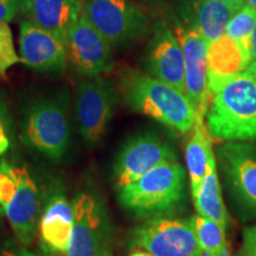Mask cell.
<instances>
[{
    "label": "cell",
    "instance_id": "obj_1",
    "mask_svg": "<svg viewBox=\"0 0 256 256\" xmlns=\"http://www.w3.org/2000/svg\"><path fill=\"white\" fill-rule=\"evenodd\" d=\"M206 128L212 142H256V82L247 70L209 76Z\"/></svg>",
    "mask_w": 256,
    "mask_h": 256
},
{
    "label": "cell",
    "instance_id": "obj_2",
    "mask_svg": "<svg viewBox=\"0 0 256 256\" xmlns=\"http://www.w3.org/2000/svg\"><path fill=\"white\" fill-rule=\"evenodd\" d=\"M119 88L128 107L176 132H190L196 124V110L188 96L154 76L127 69L121 74Z\"/></svg>",
    "mask_w": 256,
    "mask_h": 256
},
{
    "label": "cell",
    "instance_id": "obj_3",
    "mask_svg": "<svg viewBox=\"0 0 256 256\" xmlns=\"http://www.w3.org/2000/svg\"><path fill=\"white\" fill-rule=\"evenodd\" d=\"M184 194L185 171L176 160L156 166L119 188L121 206L139 217L168 215L183 202Z\"/></svg>",
    "mask_w": 256,
    "mask_h": 256
},
{
    "label": "cell",
    "instance_id": "obj_4",
    "mask_svg": "<svg viewBox=\"0 0 256 256\" xmlns=\"http://www.w3.org/2000/svg\"><path fill=\"white\" fill-rule=\"evenodd\" d=\"M20 138L50 159H62L70 145L68 94L60 92L32 100L23 112Z\"/></svg>",
    "mask_w": 256,
    "mask_h": 256
},
{
    "label": "cell",
    "instance_id": "obj_5",
    "mask_svg": "<svg viewBox=\"0 0 256 256\" xmlns=\"http://www.w3.org/2000/svg\"><path fill=\"white\" fill-rule=\"evenodd\" d=\"M72 211V236L62 256H114V228L104 202L81 192L74 198Z\"/></svg>",
    "mask_w": 256,
    "mask_h": 256
},
{
    "label": "cell",
    "instance_id": "obj_6",
    "mask_svg": "<svg viewBox=\"0 0 256 256\" xmlns=\"http://www.w3.org/2000/svg\"><path fill=\"white\" fill-rule=\"evenodd\" d=\"M128 246L144 249L153 256H202L192 220L170 217H152L130 232Z\"/></svg>",
    "mask_w": 256,
    "mask_h": 256
},
{
    "label": "cell",
    "instance_id": "obj_7",
    "mask_svg": "<svg viewBox=\"0 0 256 256\" xmlns=\"http://www.w3.org/2000/svg\"><path fill=\"white\" fill-rule=\"evenodd\" d=\"M82 14L112 46L130 44L148 31V17L130 0H86Z\"/></svg>",
    "mask_w": 256,
    "mask_h": 256
},
{
    "label": "cell",
    "instance_id": "obj_8",
    "mask_svg": "<svg viewBox=\"0 0 256 256\" xmlns=\"http://www.w3.org/2000/svg\"><path fill=\"white\" fill-rule=\"evenodd\" d=\"M217 154L240 212L256 218V146L249 142H226L217 147Z\"/></svg>",
    "mask_w": 256,
    "mask_h": 256
},
{
    "label": "cell",
    "instance_id": "obj_9",
    "mask_svg": "<svg viewBox=\"0 0 256 256\" xmlns=\"http://www.w3.org/2000/svg\"><path fill=\"white\" fill-rule=\"evenodd\" d=\"M116 98L113 83L101 76L80 83L76 92V118L81 136L89 145H95L104 138Z\"/></svg>",
    "mask_w": 256,
    "mask_h": 256
},
{
    "label": "cell",
    "instance_id": "obj_10",
    "mask_svg": "<svg viewBox=\"0 0 256 256\" xmlns=\"http://www.w3.org/2000/svg\"><path fill=\"white\" fill-rule=\"evenodd\" d=\"M66 44L69 60L82 75L94 78L113 69V46L83 14L69 28Z\"/></svg>",
    "mask_w": 256,
    "mask_h": 256
},
{
    "label": "cell",
    "instance_id": "obj_11",
    "mask_svg": "<svg viewBox=\"0 0 256 256\" xmlns=\"http://www.w3.org/2000/svg\"><path fill=\"white\" fill-rule=\"evenodd\" d=\"M174 160H176L174 148L156 134L147 133L130 138L115 160V185L118 188L126 186L152 168Z\"/></svg>",
    "mask_w": 256,
    "mask_h": 256
},
{
    "label": "cell",
    "instance_id": "obj_12",
    "mask_svg": "<svg viewBox=\"0 0 256 256\" xmlns=\"http://www.w3.org/2000/svg\"><path fill=\"white\" fill-rule=\"evenodd\" d=\"M174 34L185 58V95L196 110L197 118H206L210 104L208 42L200 32L177 22Z\"/></svg>",
    "mask_w": 256,
    "mask_h": 256
},
{
    "label": "cell",
    "instance_id": "obj_13",
    "mask_svg": "<svg viewBox=\"0 0 256 256\" xmlns=\"http://www.w3.org/2000/svg\"><path fill=\"white\" fill-rule=\"evenodd\" d=\"M19 58L40 72H63L68 66V51L63 38L28 20L19 28Z\"/></svg>",
    "mask_w": 256,
    "mask_h": 256
},
{
    "label": "cell",
    "instance_id": "obj_14",
    "mask_svg": "<svg viewBox=\"0 0 256 256\" xmlns=\"http://www.w3.org/2000/svg\"><path fill=\"white\" fill-rule=\"evenodd\" d=\"M147 70L185 94V58L176 34L164 20L156 22L147 49Z\"/></svg>",
    "mask_w": 256,
    "mask_h": 256
},
{
    "label": "cell",
    "instance_id": "obj_15",
    "mask_svg": "<svg viewBox=\"0 0 256 256\" xmlns=\"http://www.w3.org/2000/svg\"><path fill=\"white\" fill-rule=\"evenodd\" d=\"M17 190L6 208L5 215L20 244L30 246L37 235L40 220V194L30 172L24 166H14Z\"/></svg>",
    "mask_w": 256,
    "mask_h": 256
},
{
    "label": "cell",
    "instance_id": "obj_16",
    "mask_svg": "<svg viewBox=\"0 0 256 256\" xmlns=\"http://www.w3.org/2000/svg\"><path fill=\"white\" fill-rule=\"evenodd\" d=\"M74 223L72 204L62 192L51 194L40 220V243L46 255L64 254Z\"/></svg>",
    "mask_w": 256,
    "mask_h": 256
},
{
    "label": "cell",
    "instance_id": "obj_17",
    "mask_svg": "<svg viewBox=\"0 0 256 256\" xmlns=\"http://www.w3.org/2000/svg\"><path fill=\"white\" fill-rule=\"evenodd\" d=\"M179 12L188 26L210 42L226 34L238 8L222 0H179Z\"/></svg>",
    "mask_w": 256,
    "mask_h": 256
},
{
    "label": "cell",
    "instance_id": "obj_18",
    "mask_svg": "<svg viewBox=\"0 0 256 256\" xmlns=\"http://www.w3.org/2000/svg\"><path fill=\"white\" fill-rule=\"evenodd\" d=\"M82 0H22L20 11L26 20L58 34L66 42L69 28L83 11Z\"/></svg>",
    "mask_w": 256,
    "mask_h": 256
},
{
    "label": "cell",
    "instance_id": "obj_19",
    "mask_svg": "<svg viewBox=\"0 0 256 256\" xmlns=\"http://www.w3.org/2000/svg\"><path fill=\"white\" fill-rule=\"evenodd\" d=\"M250 63L247 50L226 34L208 44L209 76L230 78L246 72Z\"/></svg>",
    "mask_w": 256,
    "mask_h": 256
},
{
    "label": "cell",
    "instance_id": "obj_20",
    "mask_svg": "<svg viewBox=\"0 0 256 256\" xmlns=\"http://www.w3.org/2000/svg\"><path fill=\"white\" fill-rule=\"evenodd\" d=\"M204 119L206 118H197L185 150L192 198L196 197L200 192L203 179L206 174L210 156L214 153L212 139L208 132Z\"/></svg>",
    "mask_w": 256,
    "mask_h": 256
},
{
    "label": "cell",
    "instance_id": "obj_21",
    "mask_svg": "<svg viewBox=\"0 0 256 256\" xmlns=\"http://www.w3.org/2000/svg\"><path fill=\"white\" fill-rule=\"evenodd\" d=\"M194 202L200 215L216 220L223 226L228 228L230 217L228 210L224 206L222 188H220V179L217 176L216 158L214 153L210 156L206 174L203 179L200 192L196 197H194Z\"/></svg>",
    "mask_w": 256,
    "mask_h": 256
},
{
    "label": "cell",
    "instance_id": "obj_22",
    "mask_svg": "<svg viewBox=\"0 0 256 256\" xmlns=\"http://www.w3.org/2000/svg\"><path fill=\"white\" fill-rule=\"evenodd\" d=\"M196 232L198 244L204 254H216L228 246L226 236V226L216 220L194 215L191 217Z\"/></svg>",
    "mask_w": 256,
    "mask_h": 256
},
{
    "label": "cell",
    "instance_id": "obj_23",
    "mask_svg": "<svg viewBox=\"0 0 256 256\" xmlns=\"http://www.w3.org/2000/svg\"><path fill=\"white\" fill-rule=\"evenodd\" d=\"M256 26V8L248 2L238 10L226 26V34L232 40L238 42L249 54L252 34ZM250 56V54H249Z\"/></svg>",
    "mask_w": 256,
    "mask_h": 256
},
{
    "label": "cell",
    "instance_id": "obj_24",
    "mask_svg": "<svg viewBox=\"0 0 256 256\" xmlns=\"http://www.w3.org/2000/svg\"><path fill=\"white\" fill-rule=\"evenodd\" d=\"M20 62L19 55L16 52L11 28L8 22H0V76L6 78L8 69Z\"/></svg>",
    "mask_w": 256,
    "mask_h": 256
},
{
    "label": "cell",
    "instance_id": "obj_25",
    "mask_svg": "<svg viewBox=\"0 0 256 256\" xmlns=\"http://www.w3.org/2000/svg\"><path fill=\"white\" fill-rule=\"evenodd\" d=\"M17 190V179H16L14 166L2 162L0 164V211L5 215L6 208L14 198Z\"/></svg>",
    "mask_w": 256,
    "mask_h": 256
},
{
    "label": "cell",
    "instance_id": "obj_26",
    "mask_svg": "<svg viewBox=\"0 0 256 256\" xmlns=\"http://www.w3.org/2000/svg\"><path fill=\"white\" fill-rule=\"evenodd\" d=\"M12 144V120L4 96L0 95V156L8 151Z\"/></svg>",
    "mask_w": 256,
    "mask_h": 256
},
{
    "label": "cell",
    "instance_id": "obj_27",
    "mask_svg": "<svg viewBox=\"0 0 256 256\" xmlns=\"http://www.w3.org/2000/svg\"><path fill=\"white\" fill-rule=\"evenodd\" d=\"M238 256H256V224L244 228Z\"/></svg>",
    "mask_w": 256,
    "mask_h": 256
},
{
    "label": "cell",
    "instance_id": "obj_28",
    "mask_svg": "<svg viewBox=\"0 0 256 256\" xmlns=\"http://www.w3.org/2000/svg\"><path fill=\"white\" fill-rule=\"evenodd\" d=\"M22 0H0V22L12 20L20 10Z\"/></svg>",
    "mask_w": 256,
    "mask_h": 256
},
{
    "label": "cell",
    "instance_id": "obj_29",
    "mask_svg": "<svg viewBox=\"0 0 256 256\" xmlns=\"http://www.w3.org/2000/svg\"><path fill=\"white\" fill-rule=\"evenodd\" d=\"M249 54H250V60H256V26L250 38V49H249Z\"/></svg>",
    "mask_w": 256,
    "mask_h": 256
},
{
    "label": "cell",
    "instance_id": "obj_30",
    "mask_svg": "<svg viewBox=\"0 0 256 256\" xmlns=\"http://www.w3.org/2000/svg\"><path fill=\"white\" fill-rule=\"evenodd\" d=\"M202 256H235L232 254V249L230 247V244L228 243V246H226V248L223 249V250H220L218 252H216V254H202Z\"/></svg>",
    "mask_w": 256,
    "mask_h": 256
},
{
    "label": "cell",
    "instance_id": "obj_31",
    "mask_svg": "<svg viewBox=\"0 0 256 256\" xmlns=\"http://www.w3.org/2000/svg\"><path fill=\"white\" fill-rule=\"evenodd\" d=\"M247 72L250 74L252 78H254V81L256 82V60H252V62L249 64V66L247 68Z\"/></svg>",
    "mask_w": 256,
    "mask_h": 256
},
{
    "label": "cell",
    "instance_id": "obj_32",
    "mask_svg": "<svg viewBox=\"0 0 256 256\" xmlns=\"http://www.w3.org/2000/svg\"><path fill=\"white\" fill-rule=\"evenodd\" d=\"M224 2H228V4L235 6V8H242L243 5H244V0H222Z\"/></svg>",
    "mask_w": 256,
    "mask_h": 256
},
{
    "label": "cell",
    "instance_id": "obj_33",
    "mask_svg": "<svg viewBox=\"0 0 256 256\" xmlns=\"http://www.w3.org/2000/svg\"><path fill=\"white\" fill-rule=\"evenodd\" d=\"M128 256H153L151 252H146V250H134L132 254Z\"/></svg>",
    "mask_w": 256,
    "mask_h": 256
},
{
    "label": "cell",
    "instance_id": "obj_34",
    "mask_svg": "<svg viewBox=\"0 0 256 256\" xmlns=\"http://www.w3.org/2000/svg\"><path fill=\"white\" fill-rule=\"evenodd\" d=\"M0 256H20L19 255V252H10V250H0Z\"/></svg>",
    "mask_w": 256,
    "mask_h": 256
},
{
    "label": "cell",
    "instance_id": "obj_35",
    "mask_svg": "<svg viewBox=\"0 0 256 256\" xmlns=\"http://www.w3.org/2000/svg\"><path fill=\"white\" fill-rule=\"evenodd\" d=\"M19 255H20V256H37V255H34V252H28V250H25V249H23V250L19 252Z\"/></svg>",
    "mask_w": 256,
    "mask_h": 256
},
{
    "label": "cell",
    "instance_id": "obj_36",
    "mask_svg": "<svg viewBox=\"0 0 256 256\" xmlns=\"http://www.w3.org/2000/svg\"><path fill=\"white\" fill-rule=\"evenodd\" d=\"M247 2L249 5L254 6V8H256V0H247Z\"/></svg>",
    "mask_w": 256,
    "mask_h": 256
},
{
    "label": "cell",
    "instance_id": "obj_37",
    "mask_svg": "<svg viewBox=\"0 0 256 256\" xmlns=\"http://www.w3.org/2000/svg\"><path fill=\"white\" fill-rule=\"evenodd\" d=\"M52 256H62V254H57V255H52Z\"/></svg>",
    "mask_w": 256,
    "mask_h": 256
},
{
    "label": "cell",
    "instance_id": "obj_38",
    "mask_svg": "<svg viewBox=\"0 0 256 256\" xmlns=\"http://www.w3.org/2000/svg\"><path fill=\"white\" fill-rule=\"evenodd\" d=\"M0 215H2V211H0Z\"/></svg>",
    "mask_w": 256,
    "mask_h": 256
},
{
    "label": "cell",
    "instance_id": "obj_39",
    "mask_svg": "<svg viewBox=\"0 0 256 256\" xmlns=\"http://www.w3.org/2000/svg\"><path fill=\"white\" fill-rule=\"evenodd\" d=\"M0 78H2V76H0Z\"/></svg>",
    "mask_w": 256,
    "mask_h": 256
}]
</instances>
